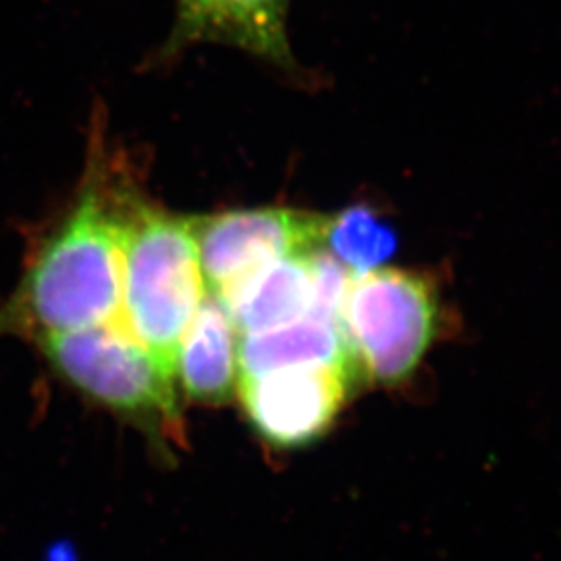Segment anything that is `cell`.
I'll return each instance as SVG.
<instances>
[{"label": "cell", "mask_w": 561, "mask_h": 561, "mask_svg": "<svg viewBox=\"0 0 561 561\" xmlns=\"http://www.w3.org/2000/svg\"><path fill=\"white\" fill-rule=\"evenodd\" d=\"M136 194L130 179L92 157L76 201L33 244L0 301V340L37 341L121 316L123 232Z\"/></svg>", "instance_id": "1"}, {"label": "cell", "mask_w": 561, "mask_h": 561, "mask_svg": "<svg viewBox=\"0 0 561 561\" xmlns=\"http://www.w3.org/2000/svg\"><path fill=\"white\" fill-rule=\"evenodd\" d=\"M205 296L195 217L175 216L134 195L123 232L121 316L173 378L179 345Z\"/></svg>", "instance_id": "2"}, {"label": "cell", "mask_w": 561, "mask_h": 561, "mask_svg": "<svg viewBox=\"0 0 561 561\" xmlns=\"http://www.w3.org/2000/svg\"><path fill=\"white\" fill-rule=\"evenodd\" d=\"M57 378L145 432L162 453L183 445L178 385L123 316L35 341Z\"/></svg>", "instance_id": "3"}, {"label": "cell", "mask_w": 561, "mask_h": 561, "mask_svg": "<svg viewBox=\"0 0 561 561\" xmlns=\"http://www.w3.org/2000/svg\"><path fill=\"white\" fill-rule=\"evenodd\" d=\"M439 296L425 274L376 268L352 274L341 323L362 379L405 383L439 330Z\"/></svg>", "instance_id": "4"}, {"label": "cell", "mask_w": 561, "mask_h": 561, "mask_svg": "<svg viewBox=\"0 0 561 561\" xmlns=\"http://www.w3.org/2000/svg\"><path fill=\"white\" fill-rule=\"evenodd\" d=\"M329 217L288 208H250L195 217L206 290L219 297L252 272L324 247Z\"/></svg>", "instance_id": "5"}, {"label": "cell", "mask_w": 561, "mask_h": 561, "mask_svg": "<svg viewBox=\"0 0 561 561\" xmlns=\"http://www.w3.org/2000/svg\"><path fill=\"white\" fill-rule=\"evenodd\" d=\"M343 367H291L239 378L238 396L250 425L277 448L307 447L334 425L354 385Z\"/></svg>", "instance_id": "6"}, {"label": "cell", "mask_w": 561, "mask_h": 561, "mask_svg": "<svg viewBox=\"0 0 561 561\" xmlns=\"http://www.w3.org/2000/svg\"><path fill=\"white\" fill-rule=\"evenodd\" d=\"M288 8L290 0H175V21L157 60L168 62L199 44H222L279 70H297Z\"/></svg>", "instance_id": "7"}, {"label": "cell", "mask_w": 561, "mask_h": 561, "mask_svg": "<svg viewBox=\"0 0 561 561\" xmlns=\"http://www.w3.org/2000/svg\"><path fill=\"white\" fill-rule=\"evenodd\" d=\"M227 307L205 296L179 345L175 379L190 400L225 405L238 394L239 341Z\"/></svg>", "instance_id": "8"}, {"label": "cell", "mask_w": 561, "mask_h": 561, "mask_svg": "<svg viewBox=\"0 0 561 561\" xmlns=\"http://www.w3.org/2000/svg\"><path fill=\"white\" fill-rule=\"evenodd\" d=\"M313 296L312 252L274 261L222 291L217 299L227 307L236 329L249 335L307 318L312 312Z\"/></svg>", "instance_id": "9"}, {"label": "cell", "mask_w": 561, "mask_h": 561, "mask_svg": "<svg viewBox=\"0 0 561 561\" xmlns=\"http://www.w3.org/2000/svg\"><path fill=\"white\" fill-rule=\"evenodd\" d=\"M343 367L359 376L340 321L307 318L239 341V378H254L291 367ZM362 378V376H359Z\"/></svg>", "instance_id": "10"}, {"label": "cell", "mask_w": 561, "mask_h": 561, "mask_svg": "<svg viewBox=\"0 0 561 561\" xmlns=\"http://www.w3.org/2000/svg\"><path fill=\"white\" fill-rule=\"evenodd\" d=\"M396 233L390 225L367 206H352L337 216L329 217L324 247L341 265L354 274L381 268L394 254Z\"/></svg>", "instance_id": "11"}]
</instances>
